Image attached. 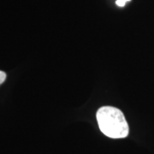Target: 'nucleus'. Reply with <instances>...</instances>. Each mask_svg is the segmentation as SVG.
<instances>
[{
    "instance_id": "obj_1",
    "label": "nucleus",
    "mask_w": 154,
    "mask_h": 154,
    "mask_svg": "<svg viewBox=\"0 0 154 154\" xmlns=\"http://www.w3.org/2000/svg\"><path fill=\"white\" fill-rule=\"evenodd\" d=\"M96 118L100 131L107 137L122 139L128 135V124L119 109L112 106L101 107L97 111Z\"/></svg>"
},
{
    "instance_id": "obj_2",
    "label": "nucleus",
    "mask_w": 154,
    "mask_h": 154,
    "mask_svg": "<svg viewBox=\"0 0 154 154\" xmlns=\"http://www.w3.org/2000/svg\"><path fill=\"white\" fill-rule=\"evenodd\" d=\"M128 1H130V0H116V4L119 6V7H123V6L126 5L127 2H128Z\"/></svg>"
},
{
    "instance_id": "obj_3",
    "label": "nucleus",
    "mask_w": 154,
    "mask_h": 154,
    "mask_svg": "<svg viewBox=\"0 0 154 154\" xmlns=\"http://www.w3.org/2000/svg\"><path fill=\"white\" fill-rule=\"evenodd\" d=\"M5 79H6L5 72L1 71V70H0V85L4 83V82L5 81Z\"/></svg>"
}]
</instances>
